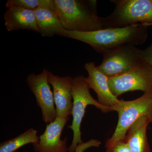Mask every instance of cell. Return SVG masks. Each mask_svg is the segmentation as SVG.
<instances>
[{"instance_id":"1","label":"cell","mask_w":152,"mask_h":152,"mask_svg":"<svg viewBox=\"0 0 152 152\" xmlns=\"http://www.w3.org/2000/svg\"><path fill=\"white\" fill-rule=\"evenodd\" d=\"M148 27L139 24L86 32L67 31L65 37L88 44L96 51L102 54L124 45L144 44L148 38Z\"/></svg>"},{"instance_id":"2","label":"cell","mask_w":152,"mask_h":152,"mask_svg":"<svg viewBox=\"0 0 152 152\" xmlns=\"http://www.w3.org/2000/svg\"><path fill=\"white\" fill-rule=\"evenodd\" d=\"M54 8L68 31H94L104 28L103 18L98 15L97 1L53 0Z\"/></svg>"},{"instance_id":"3","label":"cell","mask_w":152,"mask_h":152,"mask_svg":"<svg viewBox=\"0 0 152 152\" xmlns=\"http://www.w3.org/2000/svg\"><path fill=\"white\" fill-rule=\"evenodd\" d=\"M113 12L103 18L104 28H123L132 25L152 26V0H112Z\"/></svg>"},{"instance_id":"4","label":"cell","mask_w":152,"mask_h":152,"mask_svg":"<svg viewBox=\"0 0 152 152\" xmlns=\"http://www.w3.org/2000/svg\"><path fill=\"white\" fill-rule=\"evenodd\" d=\"M113 111L118 112V121L113 136L106 142V148L126 138L129 128L141 117L146 116L152 123V93H145L133 100H121Z\"/></svg>"},{"instance_id":"5","label":"cell","mask_w":152,"mask_h":152,"mask_svg":"<svg viewBox=\"0 0 152 152\" xmlns=\"http://www.w3.org/2000/svg\"><path fill=\"white\" fill-rule=\"evenodd\" d=\"M90 89L84 76H78L74 78L72 91L73 120L72 125L68 126L72 130L73 137L70 146L68 148L69 152H75L78 146L83 143L81 139L80 127L87 106L94 105L104 113L113 111V107L103 105L95 99L90 93Z\"/></svg>"},{"instance_id":"6","label":"cell","mask_w":152,"mask_h":152,"mask_svg":"<svg viewBox=\"0 0 152 152\" xmlns=\"http://www.w3.org/2000/svg\"><path fill=\"white\" fill-rule=\"evenodd\" d=\"M140 49L126 45L103 53V58L97 68L108 77L123 75L131 71L142 61Z\"/></svg>"},{"instance_id":"7","label":"cell","mask_w":152,"mask_h":152,"mask_svg":"<svg viewBox=\"0 0 152 152\" xmlns=\"http://www.w3.org/2000/svg\"><path fill=\"white\" fill-rule=\"evenodd\" d=\"M108 82L111 91L117 98L133 91L152 93V67L142 61L138 65L126 73L108 77Z\"/></svg>"},{"instance_id":"8","label":"cell","mask_w":152,"mask_h":152,"mask_svg":"<svg viewBox=\"0 0 152 152\" xmlns=\"http://www.w3.org/2000/svg\"><path fill=\"white\" fill-rule=\"evenodd\" d=\"M48 70L44 69L39 75L29 74L26 79L27 83L42 110L43 121L47 124L57 118L53 94L48 81Z\"/></svg>"},{"instance_id":"9","label":"cell","mask_w":152,"mask_h":152,"mask_svg":"<svg viewBox=\"0 0 152 152\" xmlns=\"http://www.w3.org/2000/svg\"><path fill=\"white\" fill-rule=\"evenodd\" d=\"M73 80L74 78L70 76L60 77L48 71V81L53 87L58 118H69L72 115Z\"/></svg>"},{"instance_id":"10","label":"cell","mask_w":152,"mask_h":152,"mask_svg":"<svg viewBox=\"0 0 152 152\" xmlns=\"http://www.w3.org/2000/svg\"><path fill=\"white\" fill-rule=\"evenodd\" d=\"M69 118L57 117L53 122L47 124L45 130L39 137L38 142L33 144L38 152H67V137L61 140V135Z\"/></svg>"},{"instance_id":"11","label":"cell","mask_w":152,"mask_h":152,"mask_svg":"<svg viewBox=\"0 0 152 152\" xmlns=\"http://www.w3.org/2000/svg\"><path fill=\"white\" fill-rule=\"evenodd\" d=\"M85 69L88 72L86 81L90 89H92L97 95L99 102L103 105L110 107L118 106L120 100L115 96L110 90L108 82V77L98 69L94 62L86 63Z\"/></svg>"},{"instance_id":"12","label":"cell","mask_w":152,"mask_h":152,"mask_svg":"<svg viewBox=\"0 0 152 152\" xmlns=\"http://www.w3.org/2000/svg\"><path fill=\"white\" fill-rule=\"evenodd\" d=\"M4 18L6 29L8 31L27 30L39 33L34 10L16 6L12 7L6 11Z\"/></svg>"},{"instance_id":"13","label":"cell","mask_w":152,"mask_h":152,"mask_svg":"<svg viewBox=\"0 0 152 152\" xmlns=\"http://www.w3.org/2000/svg\"><path fill=\"white\" fill-rule=\"evenodd\" d=\"M150 123L148 117L142 116L129 128L126 140L131 152H150L147 137V128Z\"/></svg>"},{"instance_id":"14","label":"cell","mask_w":152,"mask_h":152,"mask_svg":"<svg viewBox=\"0 0 152 152\" xmlns=\"http://www.w3.org/2000/svg\"><path fill=\"white\" fill-rule=\"evenodd\" d=\"M34 11L41 35L43 37L55 35L65 37L67 30L63 27L54 11L46 8H40Z\"/></svg>"},{"instance_id":"15","label":"cell","mask_w":152,"mask_h":152,"mask_svg":"<svg viewBox=\"0 0 152 152\" xmlns=\"http://www.w3.org/2000/svg\"><path fill=\"white\" fill-rule=\"evenodd\" d=\"M37 134V131L31 128L18 137L1 143L0 152H15L25 145L38 142L39 137Z\"/></svg>"},{"instance_id":"16","label":"cell","mask_w":152,"mask_h":152,"mask_svg":"<svg viewBox=\"0 0 152 152\" xmlns=\"http://www.w3.org/2000/svg\"><path fill=\"white\" fill-rule=\"evenodd\" d=\"M5 6L8 9L16 6L31 10L46 8L54 11L53 0H8Z\"/></svg>"},{"instance_id":"17","label":"cell","mask_w":152,"mask_h":152,"mask_svg":"<svg viewBox=\"0 0 152 152\" xmlns=\"http://www.w3.org/2000/svg\"><path fill=\"white\" fill-rule=\"evenodd\" d=\"M107 152H131L126 138L118 142L112 146L107 148Z\"/></svg>"},{"instance_id":"18","label":"cell","mask_w":152,"mask_h":152,"mask_svg":"<svg viewBox=\"0 0 152 152\" xmlns=\"http://www.w3.org/2000/svg\"><path fill=\"white\" fill-rule=\"evenodd\" d=\"M140 57L142 61L152 67V44L144 50H141Z\"/></svg>"},{"instance_id":"19","label":"cell","mask_w":152,"mask_h":152,"mask_svg":"<svg viewBox=\"0 0 152 152\" xmlns=\"http://www.w3.org/2000/svg\"><path fill=\"white\" fill-rule=\"evenodd\" d=\"M89 148L88 144L87 143H83L81 145H79L76 148L75 152H83L85 150Z\"/></svg>"}]
</instances>
